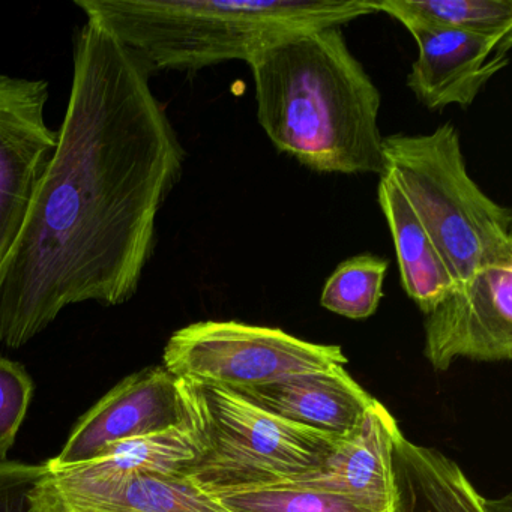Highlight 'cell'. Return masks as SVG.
I'll use <instances>...</instances> for the list:
<instances>
[{
	"label": "cell",
	"mask_w": 512,
	"mask_h": 512,
	"mask_svg": "<svg viewBox=\"0 0 512 512\" xmlns=\"http://www.w3.org/2000/svg\"><path fill=\"white\" fill-rule=\"evenodd\" d=\"M152 74L86 20L58 148L0 266V344L19 349L83 302L130 301L157 245V220L184 146Z\"/></svg>",
	"instance_id": "6da1fadb"
},
{
	"label": "cell",
	"mask_w": 512,
	"mask_h": 512,
	"mask_svg": "<svg viewBox=\"0 0 512 512\" xmlns=\"http://www.w3.org/2000/svg\"><path fill=\"white\" fill-rule=\"evenodd\" d=\"M272 145L319 173L382 175V97L341 28L287 35L247 62Z\"/></svg>",
	"instance_id": "7a4b0ae2"
},
{
	"label": "cell",
	"mask_w": 512,
	"mask_h": 512,
	"mask_svg": "<svg viewBox=\"0 0 512 512\" xmlns=\"http://www.w3.org/2000/svg\"><path fill=\"white\" fill-rule=\"evenodd\" d=\"M149 73L248 62L298 32L341 28L376 14L373 0H76Z\"/></svg>",
	"instance_id": "3957f363"
},
{
	"label": "cell",
	"mask_w": 512,
	"mask_h": 512,
	"mask_svg": "<svg viewBox=\"0 0 512 512\" xmlns=\"http://www.w3.org/2000/svg\"><path fill=\"white\" fill-rule=\"evenodd\" d=\"M385 170L436 245L457 286L490 263L512 259V212L467 172L452 122L433 133L383 137Z\"/></svg>",
	"instance_id": "277c9868"
},
{
	"label": "cell",
	"mask_w": 512,
	"mask_h": 512,
	"mask_svg": "<svg viewBox=\"0 0 512 512\" xmlns=\"http://www.w3.org/2000/svg\"><path fill=\"white\" fill-rule=\"evenodd\" d=\"M176 389L197 446L184 475L211 494L304 478L343 439L278 418L224 386L176 377Z\"/></svg>",
	"instance_id": "5b68a950"
},
{
	"label": "cell",
	"mask_w": 512,
	"mask_h": 512,
	"mask_svg": "<svg viewBox=\"0 0 512 512\" xmlns=\"http://www.w3.org/2000/svg\"><path fill=\"white\" fill-rule=\"evenodd\" d=\"M163 361L179 379L247 389L346 368L349 359L340 346L311 343L281 329L208 320L176 331Z\"/></svg>",
	"instance_id": "8992f818"
},
{
	"label": "cell",
	"mask_w": 512,
	"mask_h": 512,
	"mask_svg": "<svg viewBox=\"0 0 512 512\" xmlns=\"http://www.w3.org/2000/svg\"><path fill=\"white\" fill-rule=\"evenodd\" d=\"M49 98L47 80L0 73V266L58 148V131L46 121Z\"/></svg>",
	"instance_id": "52a82bcc"
},
{
	"label": "cell",
	"mask_w": 512,
	"mask_h": 512,
	"mask_svg": "<svg viewBox=\"0 0 512 512\" xmlns=\"http://www.w3.org/2000/svg\"><path fill=\"white\" fill-rule=\"evenodd\" d=\"M424 355L446 371L458 358H512V259L490 263L425 316Z\"/></svg>",
	"instance_id": "ba28073f"
},
{
	"label": "cell",
	"mask_w": 512,
	"mask_h": 512,
	"mask_svg": "<svg viewBox=\"0 0 512 512\" xmlns=\"http://www.w3.org/2000/svg\"><path fill=\"white\" fill-rule=\"evenodd\" d=\"M182 422L176 377L164 367H148L125 377L80 418L58 457L46 461L59 470L94 460L104 448L169 430Z\"/></svg>",
	"instance_id": "9c48e42d"
},
{
	"label": "cell",
	"mask_w": 512,
	"mask_h": 512,
	"mask_svg": "<svg viewBox=\"0 0 512 512\" xmlns=\"http://www.w3.org/2000/svg\"><path fill=\"white\" fill-rule=\"evenodd\" d=\"M37 512H235L185 475L82 479L49 472L32 488Z\"/></svg>",
	"instance_id": "30bf717a"
},
{
	"label": "cell",
	"mask_w": 512,
	"mask_h": 512,
	"mask_svg": "<svg viewBox=\"0 0 512 512\" xmlns=\"http://www.w3.org/2000/svg\"><path fill=\"white\" fill-rule=\"evenodd\" d=\"M418 46V58L407 76V88L428 110L472 106L484 86L509 64L512 34L484 35L451 29L407 28Z\"/></svg>",
	"instance_id": "8fae6325"
},
{
	"label": "cell",
	"mask_w": 512,
	"mask_h": 512,
	"mask_svg": "<svg viewBox=\"0 0 512 512\" xmlns=\"http://www.w3.org/2000/svg\"><path fill=\"white\" fill-rule=\"evenodd\" d=\"M397 419L374 398L361 424L344 436L317 472L281 484L338 494L374 512H391L392 445Z\"/></svg>",
	"instance_id": "7c38bea8"
},
{
	"label": "cell",
	"mask_w": 512,
	"mask_h": 512,
	"mask_svg": "<svg viewBox=\"0 0 512 512\" xmlns=\"http://www.w3.org/2000/svg\"><path fill=\"white\" fill-rule=\"evenodd\" d=\"M233 391L278 418L338 437L352 433L374 401L346 368Z\"/></svg>",
	"instance_id": "4fadbf2b"
},
{
	"label": "cell",
	"mask_w": 512,
	"mask_h": 512,
	"mask_svg": "<svg viewBox=\"0 0 512 512\" xmlns=\"http://www.w3.org/2000/svg\"><path fill=\"white\" fill-rule=\"evenodd\" d=\"M391 512H511V499H485L455 461L400 431L392 445Z\"/></svg>",
	"instance_id": "5bb4252c"
},
{
	"label": "cell",
	"mask_w": 512,
	"mask_h": 512,
	"mask_svg": "<svg viewBox=\"0 0 512 512\" xmlns=\"http://www.w3.org/2000/svg\"><path fill=\"white\" fill-rule=\"evenodd\" d=\"M377 200L397 251L401 286L427 316L457 283L452 280L427 230L388 173L380 175Z\"/></svg>",
	"instance_id": "9a60e30c"
},
{
	"label": "cell",
	"mask_w": 512,
	"mask_h": 512,
	"mask_svg": "<svg viewBox=\"0 0 512 512\" xmlns=\"http://www.w3.org/2000/svg\"><path fill=\"white\" fill-rule=\"evenodd\" d=\"M197 458L190 428L181 422L169 430L113 443L94 460L68 469L49 470L82 479H112L136 473L184 475Z\"/></svg>",
	"instance_id": "2e32d148"
},
{
	"label": "cell",
	"mask_w": 512,
	"mask_h": 512,
	"mask_svg": "<svg viewBox=\"0 0 512 512\" xmlns=\"http://www.w3.org/2000/svg\"><path fill=\"white\" fill-rule=\"evenodd\" d=\"M373 8L406 29L427 26L470 34H512L511 0H373Z\"/></svg>",
	"instance_id": "e0dca14e"
},
{
	"label": "cell",
	"mask_w": 512,
	"mask_h": 512,
	"mask_svg": "<svg viewBox=\"0 0 512 512\" xmlns=\"http://www.w3.org/2000/svg\"><path fill=\"white\" fill-rule=\"evenodd\" d=\"M388 268V260L374 254L344 260L326 281L320 304L347 319H368L382 301Z\"/></svg>",
	"instance_id": "ac0fdd59"
},
{
	"label": "cell",
	"mask_w": 512,
	"mask_h": 512,
	"mask_svg": "<svg viewBox=\"0 0 512 512\" xmlns=\"http://www.w3.org/2000/svg\"><path fill=\"white\" fill-rule=\"evenodd\" d=\"M214 496L235 512H374L347 497L292 484L239 488Z\"/></svg>",
	"instance_id": "d6986e66"
},
{
	"label": "cell",
	"mask_w": 512,
	"mask_h": 512,
	"mask_svg": "<svg viewBox=\"0 0 512 512\" xmlns=\"http://www.w3.org/2000/svg\"><path fill=\"white\" fill-rule=\"evenodd\" d=\"M34 395V382L19 362L0 356V461L16 443Z\"/></svg>",
	"instance_id": "ffe728a7"
},
{
	"label": "cell",
	"mask_w": 512,
	"mask_h": 512,
	"mask_svg": "<svg viewBox=\"0 0 512 512\" xmlns=\"http://www.w3.org/2000/svg\"><path fill=\"white\" fill-rule=\"evenodd\" d=\"M46 472V463L0 461V512H37L31 491Z\"/></svg>",
	"instance_id": "44dd1931"
}]
</instances>
